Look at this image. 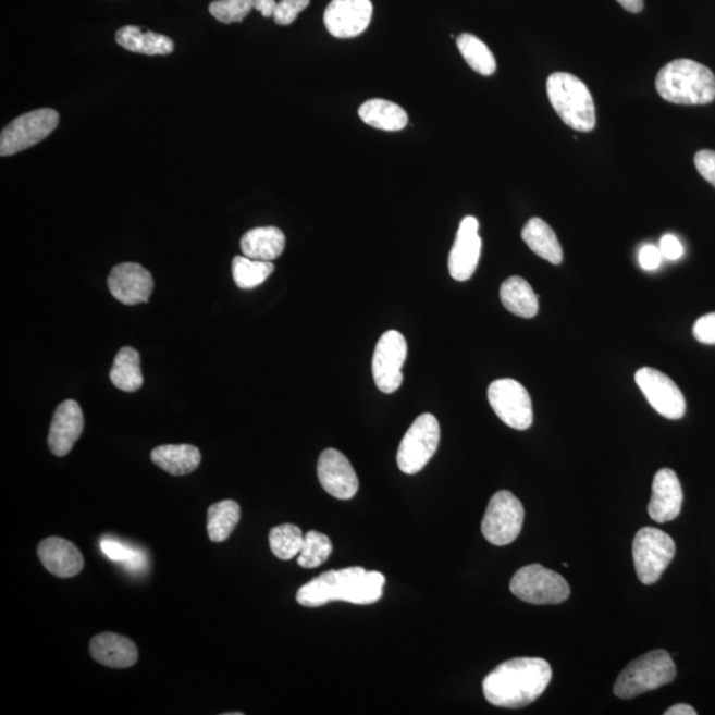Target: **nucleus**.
<instances>
[{"label":"nucleus","instance_id":"27","mask_svg":"<svg viewBox=\"0 0 715 715\" xmlns=\"http://www.w3.org/2000/svg\"><path fill=\"white\" fill-rule=\"evenodd\" d=\"M501 303L510 313L533 318L540 309L538 297L527 280L513 276L504 281L500 289Z\"/></svg>","mask_w":715,"mask_h":715},{"label":"nucleus","instance_id":"10","mask_svg":"<svg viewBox=\"0 0 715 715\" xmlns=\"http://www.w3.org/2000/svg\"><path fill=\"white\" fill-rule=\"evenodd\" d=\"M59 113L53 109H38L15 119L0 134V156L9 157L33 148L57 130Z\"/></svg>","mask_w":715,"mask_h":715},{"label":"nucleus","instance_id":"24","mask_svg":"<svg viewBox=\"0 0 715 715\" xmlns=\"http://www.w3.org/2000/svg\"><path fill=\"white\" fill-rule=\"evenodd\" d=\"M523 242L533 252L543 260L559 266L564 261L558 237L550 225L541 218H531L522 230Z\"/></svg>","mask_w":715,"mask_h":715},{"label":"nucleus","instance_id":"22","mask_svg":"<svg viewBox=\"0 0 715 715\" xmlns=\"http://www.w3.org/2000/svg\"><path fill=\"white\" fill-rule=\"evenodd\" d=\"M241 248L249 259L273 261L284 252L285 235L278 227L254 229L244 234Z\"/></svg>","mask_w":715,"mask_h":715},{"label":"nucleus","instance_id":"42","mask_svg":"<svg viewBox=\"0 0 715 715\" xmlns=\"http://www.w3.org/2000/svg\"><path fill=\"white\" fill-rule=\"evenodd\" d=\"M665 715H696L694 708L687 704L671 706L664 713Z\"/></svg>","mask_w":715,"mask_h":715},{"label":"nucleus","instance_id":"37","mask_svg":"<svg viewBox=\"0 0 715 715\" xmlns=\"http://www.w3.org/2000/svg\"><path fill=\"white\" fill-rule=\"evenodd\" d=\"M694 338L704 345H715V313L699 318L693 326Z\"/></svg>","mask_w":715,"mask_h":715},{"label":"nucleus","instance_id":"17","mask_svg":"<svg viewBox=\"0 0 715 715\" xmlns=\"http://www.w3.org/2000/svg\"><path fill=\"white\" fill-rule=\"evenodd\" d=\"M479 227V220L473 217L461 220L448 261L451 276L456 281H468L479 266L482 248Z\"/></svg>","mask_w":715,"mask_h":715},{"label":"nucleus","instance_id":"13","mask_svg":"<svg viewBox=\"0 0 715 715\" xmlns=\"http://www.w3.org/2000/svg\"><path fill=\"white\" fill-rule=\"evenodd\" d=\"M636 383L655 411L670 420L683 418L687 411L686 397L677 384L664 372L643 368L636 372Z\"/></svg>","mask_w":715,"mask_h":715},{"label":"nucleus","instance_id":"7","mask_svg":"<svg viewBox=\"0 0 715 715\" xmlns=\"http://www.w3.org/2000/svg\"><path fill=\"white\" fill-rule=\"evenodd\" d=\"M510 591L521 601L540 606L564 603L571 592L564 577L541 565L519 568L510 580Z\"/></svg>","mask_w":715,"mask_h":715},{"label":"nucleus","instance_id":"20","mask_svg":"<svg viewBox=\"0 0 715 715\" xmlns=\"http://www.w3.org/2000/svg\"><path fill=\"white\" fill-rule=\"evenodd\" d=\"M38 555L46 570L58 578L76 577L84 568L82 553L64 538L51 537L41 541Z\"/></svg>","mask_w":715,"mask_h":715},{"label":"nucleus","instance_id":"1","mask_svg":"<svg viewBox=\"0 0 715 715\" xmlns=\"http://www.w3.org/2000/svg\"><path fill=\"white\" fill-rule=\"evenodd\" d=\"M552 677V666L546 659L513 658L498 665L485 677L482 690L489 704L521 708L540 699Z\"/></svg>","mask_w":715,"mask_h":715},{"label":"nucleus","instance_id":"3","mask_svg":"<svg viewBox=\"0 0 715 715\" xmlns=\"http://www.w3.org/2000/svg\"><path fill=\"white\" fill-rule=\"evenodd\" d=\"M656 89L665 101L678 106H706L715 100V76L694 60L677 59L658 72Z\"/></svg>","mask_w":715,"mask_h":715},{"label":"nucleus","instance_id":"21","mask_svg":"<svg viewBox=\"0 0 715 715\" xmlns=\"http://www.w3.org/2000/svg\"><path fill=\"white\" fill-rule=\"evenodd\" d=\"M89 651L97 663L113 669L131 668L138 662V650L132 640L106 632L90 640Z\"/></svg>","mask_w":715,"mask_h":715},{"label":"nucleus","instance_id":"26","mask_svg":"<svg viewBox=\"0 0 715 715\" xmlns=\"http://www.w3.org/2000/svg\"><path fill=\"white\" fill-rule=\"evenodd\" d=\"M360 120L375 130L384 132H399L408 125L406 110L396 103L372 99L366 101L358 110Z\"/></svg>","mask_w":715,"mask_h":715},{"label":"nucleus","instance_id":"6","mask_svg":"<svg viewBox=\"0 0 715 715\" xmlns=\"http://www.w3.org/2000/svg\"><path fill=\"white\" fill-rule=\"evenodd\" d=\"M633 564L641 583L655 584L676 555L671 537L656 528H643L634 535Z\"/></svg>","mask_w":715,"mask_h":715},{"label":"nucleus","instance_id":"14","mask_svg":"<svg viewBox=\"0 0 715 715\" xmlns=\"http://www.w3.org/2000/svg\"><path fill=\"white\" fill-rule=\"evenodd\" d=\"M371 17V0H332L323 14V23L334 38L352 39L368 29Z\"/></svg>","mask_w":715,"mask_h":715},{"label":"nucleus","instance_id":"23","mask_svg":"<svg viewBox=\"0 0 715 715\" xmlns=\"http://www.w3.org/2000/svg\"><path fill=\"white\" fill-rule=\"evenodd\" d=\"M151 460L171 476H186L198 469L201 455L194 445L168 444L152 449Z\"/></svg>","mask_w":715,"mask_h":715},{"label":"nucleus","instance_id":"16","mask_svg":"<svg viewBox=\"0 0 715 715\" xmlns=\"http://www.w3.org/2000/svg\"><path fill=\"white\" fill-rule=\"evenodd\" d=\"M108 286L115 299L124 305H137L149 301L155 280L151 273L136 262H122L115 266L108 278Z\"/></svg>","mask_w":715,"mask_h":715},{"label":"nucleus","instance_id":"18","mask_svg":"<svg viewBox=\"0 0 715 715\" xmlns=\"http://www.w3.org/2000/svg\"><path fill=\"white\" fill-rule=\"evenodd\" d=\"M683 494L681 482L675 470L664 468L658 470L653 479L652 497L648 505L653 521L665 523L680 516Z\"/></svg>","mask_w":715,"mask_h":715},{"label":"nucleus","instance_id":"15","mask_svg":"<svg viewBox=\"0 0 715 715\" xmlns=\"http://www.w3.org/2000/svg\"><path fill=\"white\" fill-rule=\"evenodd\" d=\"M318 480L325 491L338 500H352L358 493L359 481L348 458L337 449L323 451L317 464Z\"/></svg>","mask_w":715,"mask_h":715},{"label":"nucleus","instance_id":"12","mask_svg":"<svg viewBox=\"0 0 715 715\" xmlns=\"http://www.w3.org/2000/svg\"><path fill=\"white\" fill-rule=\"evenodd\" d=\"M407 341L396 330H389L378 341L372 357V377L384 394H393L403 383L402 369L407 359Z\"/></svg>","mask_w":715,"mask_h":715},{"label":"nucleus","instance_id":"33","mask_svg":"<svg viewBox=\"0 0 715 715\" xmlns=\"http://www.w3.org/2000/svg\"><path fill=\"white\" fill-rule=\"evenodd\" d=\"M100 547L110 560L124 565L132 572L144 571L148 566V558L143 550L127 545V543L112 540V538H103Z\"/></svg>","mask_w":715,"mask_h":715},{"label":"nucleus","instance_id":"8","mask_svg":"<svg viewBox=\"0 0 715 715\" xmlns=\"http://www.w3.org/2000/svg\"><path fill=\"white\" fill-rule=\"evenodd\" d=\"M440 443L439 421L423 414L408 428L397 449V467L406 474H417L435 456Z\"/></svg>","mask_w":715,"mask_h":715},{"label":"nucleus","instance_id":"38","mask_svg":"<svg viewBox=\"0 0 715 715\" xmlns=\"http://www.w3.org/2000/svg\"><path fill=\"white\" fill-rule=\"evenodd\" d=\"M694 164L702 178L715 187V151L701 150L696 152Z\"/></svg>","mask_w":715,"mask_h":715},{"label":"nucleus","instance_id":"36","mask_svg":"<svg viewBox=\"0 0 715 715\" xmlns=\"http://www.w3.org/2000/svg\"><path fill=\"white\" fill-rule=\"evenodd\" d=\"M310 0H281L274 11L273 20L279 26H289L297 20L299 12L308 8Z\"/></svg>","mask_w":715,"mask_h":715},{"label":"nucleus","instance_id":"35","mask_svg":"<svg viewBox=\"0 0 715 715\" xmlns=\"http://www.w3.org/2000/svg\"><path fill=\"white\" fill-rule=\"evenodd\" d=\"M254 3L255 0H215L209 11L220 23H241L254 10Z\"/></svg>","mask_w":715,"mask_h":715},{"label":"nucleus","instance_id":"40","mask_svg":"<svg viewBox=\"0 0 715 715\" xmlns=\"http://www.w3.org/2000/svg\"><path fill=\"white\" fill-rule=\"evenodd\" d=\"M659 250L665 259L676 261L682 258L683 247L680 241L674 235H665L659 242Z\"/></svg>","mask_w":715,"mask_h":715},{"label":"nucleus","instance_id":"43","mask_svg":"<svg viewBox=\"0 0 715 715\" xmlns=\"http://www.w3.org/2000/svg\"><path fill=\"white\" fill-rule=\"evenodd\" d=\"M617 2L627 11L633 12V14H638V12L644 9V0H617Z\"/></svg>","mask_w":715,"mask_h":715},{"label":"nucleus","instance_id":"30","mask_svg":"<svg viewBox=\"0 0 715 715\" xmlns=\"http://www.w3.org/2000/svg\"><path fill=\"white\" fill-rule=\"evenodd\" d=\"M458 51L466 59L470 69L482 76H491L497 70L496 58L484 41L477 36L463 34L457 38Z\"/></svg>","mask_w":715,"mask_h":715},{"label":"nucleus","instance_id":"29","mask_svg":"<svg viewBox=\"0 0 715 715\" xmlns=\"http://www.w3.org/2000/svg\"><path fill=\"white\" fill-rule=\"evenodd\" d=\"M241 505L234 500H224L213 504L209 509L207 519V531L212 542H224L229 540L232 531L241 521Z\"/></svg>","mask_w":715,"mask_h":715},{"label":"nucleus","instance_id":"19","mask_svg":"<svg viewBox=\"0 0 715 715\" xmlns=\"http://www.w3.org/2000/svg\"><path fill=\"white\" fill-rule=\"evenodd\" d=\"M84 431L83 409L75 400H65L54 411L48 445L54 456L70 454Z\"/></svg>","mask_w":715,"mask_h":715},{"label":"nucleus","instance_id":"41","mask_svg":"<svg viewBox=\"0 0 715 715\" xmlns=\"http://www.w3.org/2000/svg\"><path fill=\"white\" fill-rule=\"evenodd\" d=\"M276 8V0H255L254 3V10L261 12V15L264 17H273Z\"/></svg>","mask_w":715,"mask_h":715},{"label":"nucleus","instance_id":"39","mask_svg":"<svg viewBox=\"0 0 715 715\" xmlns=\"http://www.w3.org/2000/svg\"><path fill=\"white\" fill-rule=\"evenodd\" d=\"M664 256L662 250L655 246H645L640 250L639 261L641 268L645 271H656V269L662 266Z\"/></svg>","mask_w":715,"mask_h":715},{"label":"nucleus","instance_id":"2","mask_svg":"<svg viewBox=\"0 0 715 715\" xmlns=\"http://www.w3.org/2000/svg\"><path fill=\"white\" fill-rule=\"evenodd\" d=\"M386 578L378 571H368L363 567H347L330 570L310 580L297 591L296 601L303 607L317 608L330 602L352 604L377 603L383 596Z\"/></svg>","mask_w":715,"mask_h":715},{"label":"nucleus","instance_id":"4","mask_svg":"<svg viewBox=\"0 0 715 715\" xmlns=\"http://www.w3.org/2000/svg\"><path fill=\"white\" fill-rule=\"evenodd\" d=\"M547 96L556 114L571 130L582 133L595 130L594 99L582 79L571 73L555 72L547 78Z\"/></svg>","mask_w":715,"mask_h":715},{"label":"nucleus","instance_id":"9","mask_svg":"<svg viewBox=\"0 0 715 715\" xmlns=\"http://www.w3.org/2000/svg\"><path fill=\"white\" fill-rule=\"evenodd\" d=\"M525 509L515 494L501 491L489 501L481 531L492 545L506 546L521 533Z\"/></svg>","mask_w":715,"mask_h":715},{"label":"nucleus","instance_id":"11","mask_svg":"<svg viewBox=\"0 0 715 715\" xmlns=\"http://www.w3.org/2000/svg\"><path fill=\"white\" fill-rule=\"evenodd\" d=\"M488 399L494 414L506 426L518 431L533 424V405L528 390L515 379H498L488 389Z\"/></svg>","mask_w":715,"mask_h":715},{"label":"nucleus","instance_id":"32","mask_svg":"<svg viewBox=\"0 0 715 715\" xmlns=\"http://www.w3.org/2000/svg\"><path fill=\"white\" fill-rule=\"evenodd\" d=\"M304 540L303 530L292 523L280 525L269 533V546L281 560H291L298 556L304 546Z\"/></svg>","mask_w":715,"mask_h":715},{"label":"nucleus","instance_id":"34","mask_svg":"<svg viewBox=\"0 0 715 715\" xmlns=\"http://www.w3.org/2000/svg\"><path fill=\"white\" fill-rule=\"evenodd\" d=\"M333 553V543L325 534L316 530L305 534L304 546L298 554L297 564L304 568H317L325 564Z\"/></svg>","mask_w":715,"mask_h":715},{"label":"nucleus","instance_id":"5","mask_svg":"<svg viewBox=\"0 0 715 715\" xmlns=\"http://www.w3.org/2000/svg\"><path fill=\"white\" fill-rule=\"evenodd\" d=\"M677 668L668 652L658 650L633 659L621 671L614 686L619 699L631 700L640 694L652 692L675 680Z\"/></svg>","mask_w":715,"mask_h":715},{"label":"nucleus","instance_id":"28","mask_svg":"<svg viewBox=\"0 0 715 715\" xmlns=\"http://www.w3.org/2000/svg\"><path fill=\"white\" fill-rule=\"evenodd\" d=\"M110 381L119 390L125 393H136L144 384L143 370H140V357L136 348L122 347L114 358Z\"/></svg>","mask_w":715,"mask_h":715},{"label":"nucleus","instance_id":"25","mask_svg":"<svg viewBox=\"0 0 715 715\" xmlns=\"http://www.w3.org/2000/svg\"><path fill=\"white\" fill-rule=\"evenodd\" d=\"M115 41L126 51L134 53L149 54H170L174 51V41L167 35L143 30L137 26H125L115 34Z\"/></svg>","mask_w":715,"mask_h":715},{"label":"nucleus","instance_id":"31","mask_svg":"<svg viewBox=\"0 0 715 715\" xmlns=\"http://www.w3.org/2000/svg\"><path fill=\"white\" fill-rule=\"evenodd\" d=\"M274 271L272 261H261L236 256L232 260V276L237 288L249 291L258 288Z\"/></svg>","mask_w":715,"mask_h":715}]
</instances>
